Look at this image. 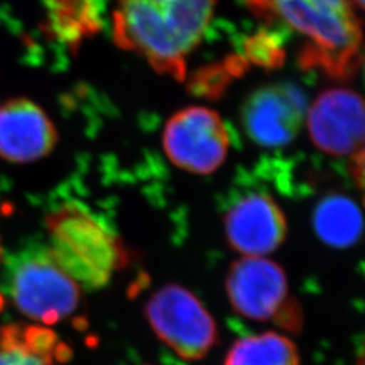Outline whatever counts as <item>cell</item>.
<instances>
[{"instance_id":"6","label":"cell","mask_w":365,"mask_h":365,"mask_svg":"<svg viewBox=\"0 0 365 365\" xmlns=\"http://www.w3.org/2000/svg\"><path fill=\"white\" fill-rule=\"evenodd\" d=\"M163 145L167 156L178 168L207 175L223 164L230 140L217 111L191 106L178 111L167 122Z\"/></svg>"},{"instance_id":"14","label":"cell","mask_w":365,"mask_h":365,"mask_svg":"<svg viewBox=\"0 0 365 365\" xmlns=\"http://www.w3.org/2000/svg\"><path fill=\"white\" fill-rule=\"evenodd\" d=\"M225 365H299V353L291 339L268 331L237 341Z\"/></svg>"},{"instance_id":"5","label":"cell","mask_w":365,"mask_h":365,"mask_svg":"<svg viewBox=\"0 0 365 365\" xmlns=\"http://www.w3.org/2000/svg\"><path fill=\"white\" fill-rule=\"evenodd\" d=\"M145 314L157 337L185 360L203 359L217 342L212 317L182 286L160 288L148 300Z\"/></svg>"},{"instance_id":"3","label":"cell","mask_w":365,"mask_h":365,"mask_svg":"<svg viewBox=\"0 0 365 365\" xmlns=\"http://www.w3.org/2000/svg\"><path fill=\"white\" fill-rule=\"evenodd\" d=\"M46 227L54 264L83 287H105L128 261V252L117 235L78 206L54 211L46 218Z\"/></svg>"},{"instance_id":"10","label":"cell","mask_w":365,"mask_h":365,"mask_svg":"<svg viewBox=\"0 0 365 365\" xmlns=\"http://www.w3.org/2000/svg\"><path fill=\"white\" fill-rule=\"evenodd\" d=\"M225 233L230 247L241 255L262 257L283 244L287 220L271 196L253 192L227 211Z\"/></svg>"},{"instance_id":"8","label":"cell","mask_w":365,"mask_h":365,"mask_svg":"<svg viewBox=\"0 0 365 365\" xmlns=\"http://www.w3.org/2000/svg\"><path fill=\"white\" fill-rule=\"evenodd\" d=\"M313 144L333 156H353L364 149V102L349 88L322 92L309 110Z\"/></svg>"},{"instance_id":"21","label":"cell","mask_w":365,"mask_h":365,"mask_svg":"<svg viewBox=\"0 0 365 365\" xmlns=\"http://www.w3.org/2000/svg\"><path fill=\"white\" fill-rule=\"evenodd\" d=\"M4 306H6V302H4V298H3V295L0 294V313L4 310Z\"/></svg>"},{"instance_id":"1","label":"cell","mask_w":365,"mask_h":365,"mask_svg":"<svg viewBox=\"0 0 365 365\" xmlns=\"http://www.w3.org/2000/svg\"><path fill=\"white\" fill-rule=\"evenodd\" d=\"M217 0H117L113 34L157 73L182 81L187 61L203 38Z\"/></svg>"},{"instance_id":"20","label":"cell","mask_w":365,"mask_h":365,"mask_svg":"<svg viewBox=\"0 0 365 365\" xmlns=\"http://www.w3.org/2000/svg\"><path fill=\"white\" fill-rule=\"evenodd\" d=\"M352 3L353 7H357L359 10L364 9V0H349Z\"/></svg>"},{"instance_id":"18","label":"cell","mask_w":365,"mask_h":365,"mask_svg":"<svg viewBox=\"0 0 365 365\" xmlns=\"http://www.w3.org/2000/svg\"><path fill=\"white\" fill-rule=\"evenodd\" d=\"M22 337L24 330L19 324H7L4 327H0V339H22Z\"/></svg>"},{"instance_id":"15","label":"cell","mask_w":365,"mask_h":365,"mask_svg":"<svg viewBox=\"0 0 365 365\" xmlns=\"http://www.w3.org/2000/svg\"><path fill=\"white\" fill-rule=\"evenodd\" d=\"M247 63L267 69L277 68L284 61V51L280 46V39L272 33L260 31L249 38L245 43Z\"/></svg>"},{"instance_id":"17","label":"cell","mask_w":365,"mask_h":365,"mask_svg":"<svg viewBox=\"0 0 365 365\" xmlns=\"http://www.w3.org/2000/svg\"><path fill=\"white\" fill-rule=\"evenodd\" d=\"M0 365H49L42 357L33 354L26 348L21 345L18 348L0 352Z\"/></svg>"},{"instance_id":"19","label":"cell","mask_w":365,"mask_h":365,"mask_svg":"<svg viewBox=\"0 0 365 365\" xmlns=\"http://www.w3.org/2000/svg\"><path fill=\"white\" fill-rule=\"evenodd\" d=\"M54 354H56L57 361H58V363H63V364H66V363H68V361L72 359V351L69 349V346H68L66 344H64V342L57 344Z\"/></svg>"},{"instance_id":"12","label":"cell","mask_w":365,"mask_h":365,"mask_svg":"<svg viewBox=\"0 0 365 365\" xmlns=\"http://www.w3.org/2000/svg\"><path fill=\"white\" fill-rule=\"evenodd\" d=\"M106 0H46L48 29L52 37L78 48L103 26Z\"/></svg>"},{"instance_id":"4","label":"cell","mask_w":365,"mask_h":365,"mask_svg":"<svg viewBox=\"0 0 365 365\" xmlns=\"http://www.w3.org/2000/svg\"><path fill=\"white\" fill-rule=\"evenodd\" d=\"M0 289L21 313L36 321L49 313L66 318L80 302L78 284L54 264L48 247L38 244L4 257Z\"/></svg>"},{"instance_id":"7","label":"cell","mask_w":365,"mask_h":365,"mask_svg":"<svg viewBox=\"0 0 365 365\" xmlns=\"http://www.w3.org/2000/svg\"><path fill=\"white\" fill-rule=\"evenodd\" d=\"M306 96L292 84H271L252 92L241 110L249 138L262 148L292 143L304 120Z\"/></svg>"},{"instance_id":"22","label":"cell","mask_w":365,"mask_h":365,"mask_svg":"<svg viewBox=\"0 0 365 365\" xmlns=\"http://www.w3.org/2000/svg\"><path fill=\"white\" fill-rule=\"evenodd\" d=\"M1 255H3V250H1V247H0V257H1Z\"/></svg>"},{"instance_id":"13","label":"cell","mask_w":365,"mask_h":365,"mask_svg":"<svg viewBox=\"0 0 365 365\" xmlns=\"http://www.w3.org/2000/svg\"><path fill=\"white\" fill-rule=\"evenodd\" d=\"M314 230L333 248H349L359 242L363 235L361 211L351 197L329 195L314 210Z\"/></svg>"},{"instance_id":"9","label":"cell","mask_w":365,"mask_h":365,"mask_svg":"<svg viewBox=\"0 0 365 365\" xmlns=\"http://www.w3.org/2000/svg\"><path fill=\"white\" fill-rule=\"evenodd\" d=\"M226 292L237 313L253 321H268L287 299V276L272 260L245 256L230 267Z\"/></svg>"},{"instance_id":"2","label":"cell","mask_w":365,"mask_h":365,"mask_svg":"<svg viewBox=\"0 0 365 365\" xmlns=\"http://www.w3.org/2000/svg\"><path fill=\"white\" fill-rule=\"evenodd\" d=\"M249 10L300 38L298 61L334 80L352 78L363 63V27L349 0H242Z\"/></svg>"},{"instance_id":"11","label":"cell","mask_w":365,"mask_h":365,"mask_svg":"<svg viewBox=\"0 0 365 365\" xmlns=\"http://www.w3.org/2000/svg\"><path fill=\"white\" fill-rule=\"evenodd\" d=\"M58 133L49 115L30 99L16 98L0 105V157L26 164L49 156Z\"/></svg>"},{"instance_id":"16","label":"cell","mask_w":365,"mask_h":365,"mask_svg":"<svg viewBox=\"0 0 365 365\" xmlns=\"http://www.w3.org/2000/svg\"><path fill=\"white\" fill-rule=\"evenodd\" d=\"M27 349L42 357L49 365L53 364V349L57 344V334L45 327H29L24 331Z\"/></svg>"}]
</instances>
